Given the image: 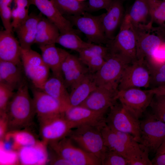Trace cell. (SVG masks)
Listing matches in <instances>:
<instances>
[{
	"mask_svg": "<svg viewBox=\"0 0 165 165\" xmlns=\"http://www.w3.org/2000/svg\"><path fill=\"white\" fill-rule=\"evenodd\" d=\"M26 80L16 90L7 106L5 116L8 132L30 126L36 115L33 100Z\"/></svg>",
	"mask_w": 165,
	"mask_h": 165,
	"instance_id": "obj_1",
	"label": "cell"
},
{
	"mask_svg": "<svg viewBox=\"0 0 165 165\" xmlns=\"http://www.w3.org/2000/svg\"><path fill=\"white\" fill-rule=\"evenodd\" d=\"M132 62L122 55L109 52L102 66L94 74L97 86L118 91V86L123 73Z\"/></svg>",
	"mask_w": 165,
	"mask_h": 165,
	"instance_id": "obj_2",
	"label": "cell"
},
{
	"mask_svg": "<svg viewBox=\"0 0 165 165\" xmlns=\"http://www.w3.org/2000/svg\"><path fill=\"white\" fill-rule=\"evenodd\" d=\"M42 15L41 13L38 14L31 13L26 21L14 30L22 49H30L35 43L38 24Z\"/></svg>",
	"mask_w": 165,
	"mask_h": 165,
	"instance_id": "obj_23",
	"label": "cell"
},
{
	"mask_svg": "<svg viewBox=\"0 0 165 165\" xmlns=\"http://www.w3.org/2000/svg\"><path fill=\"white\" fill-rule=\"evenodd\" d=\"M54 152L55 154L53 156L52 155L51 159L49 160V162L51 164L55 165H72L71 163L60 156L54 151Z\"/></svg>",
	"mask_w": 165,
	"mask_h": 165,
	"instance_id": "obj_45",
	"label": "cell"
},
{
	"mask_svg": "<svg viewBox=\"0 0 165 165\" xmlns=\"http://www.w3.org/2000/svg\"><path fill=\"white\" fill-rule=\"evenodd\" d=\"M21 59L25 76L34 87L41 90L50 76V70L44 62L41 55L31 49H22Z\"/></svg>",
	"mask_w": 165,
	"mask_h": 165,
	"instance_id": "obj_7",
	"label": "cell"
},
{
	"mask_svg": "<svg viewBox=\"0 0 165 165\" xmlns=\"http://www.w3.org/2000/svg\"><path fill=\"white\" fill-rule=\"evenodd\" d=\"M105 61L103 57L97 56L90 58L85 64L87 66L90 72L94 74L101 68Z\"/></svg>",
	"mask_w": 165,
	"mask_h": 165,
	"instance_id": "obj_43",
	"label": "cell"
},
{
	"mask_svg": "<svg viewBox=\"0 0 165 165\" xmlns=\"http://www.w3.org/2000/svg\"><path fill=\"white\" fill-rule=\"evenodd\" d=\"M22 65L0 61V82L16 90L25 80Z\"/></svg>",
	"mask_w": 165,
	"mask_h": 165,
	"instance_id": "obj_25",
	"label": "cell"
},
{
	"mask_svg": "<svg viewBox=\"0 0 165 165\" xmlns=\"http://www.w3.org/2000/svg\"><path fill=\"white\" fill-rule=\"evenodd\" d=\"M55 44L40 46L39 47L41 52L42 60L52 71V75L63 79L61 66L69 53L64 49L56 47Z\"/></svg>",
	"mask_w": 165,
	"mask_h": 165,
	"instance_id": "obj_22",
	"label": "cell"
},
{
	"mask_svg": "<svg viewBox=\"0 0 165 165\" xmlns=\"http://www.w3.org/2000/svg\"><path fill=\"white\" fill-rule=\"evenodd\" d=\"M148 66L150 72L149 86H152L153 88L165 85V64Z\"/></svg>",
	"mask_w": 165,
	"mask_h": 165,
	"instance_id": "obj_36",
	"label": "cell"
},
{
	"mask_svg": "<svg viewBox=\"0 0 165 165\" xmlns=\"http://www.w3.org/2000/svg\"><path fill=\"white\" fill-rule=\"evenodd\" d=\"M154 95L150 90L132 88L118 91L117 98L123 107L139 119L150 105Z\"/></svg>",
	"mask_w": 165,
	"mask_h": 165,
	"instance_id": "obj_13",
	"label": "cell"
},
{
	"mask_svg": "<svg viewBox=\"0 0 165 165\" xmlns=\"http://www.w3.org/2000/svg\"><path fill=\"white\" fill-rule=\"evenodd\" d=\"M106 113L79 105L69 107L65 112L64 116L76 127L82 125H88L100 128L106 123Z\"/></svg>",
	"mask_w": 165,
	"mask_h": 165,
	"instance_id": "obj_15",
	"label": "cell"
},
{
	"mask_svg": "<svg viewBox=\"0 0 165 165\" xmlns=\"http://www.w3.org/2000/svg\"><path fill=\"white\" fill-rule=\"evenodd\" d=\"M105 118L106 125L112 129L128 133L139 143L140 140V121L117 101L109 109Z\"/></svg>",
	"mask_w": 165,
	"mask_h": 165,
	"instance_id": "obj_5",
	"label": "cell"
},
{
	"mask_svg": "<svg viewBox=\"0 0 165 165\" xmlns=\"http://www.w3.org/2000/svg\"><path fill=\"white\" fill-rule=\"evenodd\" d=\"M38 120L41 141L47 145L68 137L72 130L76 127L65 118L64 113Z\"/></svg>",
	"mask_w": 165,
	"mask_h": 165,
	"instance_id": "obj_10",
	"label": "cell"
},
{
	"mask_svg": "<svg viewBox=\"0 0 165 165\" xmlns=\"http://www.w3.org/2000/svg\"><path fill=\"white\" fill-rule=\"evenodd\" d=\"M149 106L154 116L165 123V96L154 94Z\"/></svg>",
	"mask_w": 165,
	"mask_h": 165,
	"instance_id": "obj_37",
	"label": "cell"
},
{
	"mask_svg": "<svg viewBox=\"0 0 165 165\" xmlns=\"http://www.w3.org/2000/svg\"><path fill=\"white\" fill-rule=\"evenodd\" d=\"M9 86L0 82V116L5 114L8 105L14 92Z\"/></svg>",
	"mask_w": 165,
	"mask_h": 165,
	"instance_id": "obj_38",
	"label": "cell"
},
{
	"mask_svg": "<svg viewBox=\"0 0 165 165\" xmlns=\"http://www.w3.org/2000/svg\"><path fill=\"white\" fill-rule=\"evenodd\" d=\"M109 52L122 55L132 62L136 59V40L134 27L126 13L116 35L107 44Z\"/></svg>",
	"mask_w": 165,
	"mask_h": 165,
	"instance_id": "obj_6",
	"label": "cell"
},
{
	"mask_svg": "<svg viewBox=\"0 0 165 165\" xmlns=\"http://www.w3.org/2000/svg\"><path fill=\"white\" fill-rule=\"evenodd\" d=\"M48 145L56 153L72 165H101L100 159L75 146L68 136Z\"/></svg>",
	"mask_w": 165,
	"mask_h": 165,
	"instance_id": "obj_8",
	"label": "cell"
},
{
	"mask_svg": "<svg viewBox=\"0 0 165 165\" xmlns=\"http://www.w3.org/2000/svg\"><path fill=\"white\" fill-rule=\"evenodd\" d=\"M21 48L13 33L5 30L0 31V61L22 65Z\"/></svg>",
	"mask_w": 165,
	"mask_h": 165,
	"instance_id": "obj_20",
	"label": "cell"
},
{
	"mask_svg": "<svg viewBox=\"0 0 165 165\" xmlns=\"http://www.w3.org/2000/svg\"><path fill=\"white\" fill-rule=\"evenodd\" d=\"M140 133L139 143L149 152L156 153L165 139V123L148 113L140 121Z\"/></svg>",
	"mask_w": 165,
	"mask_h": 165,
	"instance_id": "obj_9",
	"label": "cell"
},
{
	"mask_svg": "<svg viewBox=\"0 0 165 165\" xmlns=\"http://www.w3.org/2000/svg\"><path fill=\"white\" fill-rule=\"evenodd\" d=\"M13 0H0V7L9 6Z\"/></svg>",
	"mask_w": 165,
	"mask_h": 165,
	"instance_id": "obj_50",
	"label": "cell"
},
{
	"mask_svg": "<svg viewBox=\"0 0 165 165\" xmlns=\"http://www.w3.org/2000/svg\"><path fill=\"white\" fill-rule=\"evenodd\" d=\"M154 94L165 96V85L150 89Z\"/></svg>",
	"mask_w": 165,
	"mask_h": 165,
	"instance_id": "obj_48",
	"label": "cell"
},
{
	"mask_svg": "<svg viewBox=\"0 0 165 165\" xmlns=\"http://www.w3.org/2000/svg\"><path fill=\"white\" fill-rule=\"evenodd\" d=\"M151 19L153 22L165 29V1L147 0Z\"/></svg>",
	"mask_w": 165,
	"mask_h": 165,
	"instance_id": "obj_34",
	"label": "cell"
},
{
	"mask_svg": "<svg viewBox=\"0 0 165 165\" xmlns=\"http://www.w3.org/2000/svg\"><path fill=\"white\" fill-rule=\"evenodd\" d=\"M68 136L84 150L101 161L108 150L105 146L99 127L88 125H79Z\"/></svg>",
	"mask_w": 165,
	"mask_h": 165,
	"instance_id": "obj_4",
	"label": "cell"
},
{
	"mask_svg": "<svg viewBox=\"0 0 165 165\" xmlns=\"http://www.w3.org/2000/svg\"><path fill=\"white\" fill-rule=\"evenodd\" d=\"M97 87L94 74L89 72L71 89L70 107L80 105Z\"/></svg>",
	"mask_w": 165,
	"mask_h": 165,
	"instance_id": "obj_24",
	"label": "cell"
},
{
	"mask_svg": "<svg viewBox=\"0 0 165 165\" xmlns=\"http://www.w3.org/2000/svg\"><path fill=\"white\" fill-rule=\"evenodd\" d=\"M61 71L66 87L71 89L89 72L79 57L70 53L62 64Z\"/></svg>",
	"mask_w": 165,
	"mask_h": 165,
	"instance_id": "obj_16",
	"label": "cell"
},
{
	"mask_svg": "<svg viewBox=\"0 0 165 165\" xmlns=\"http://www.w3.org/2000/svg\"><path fill=\"white\" fill-rule=\"evenodd\" d=\"M41 90L69 107V93L61 78L53 75L50 76Z\"/></svg>",
	"mask_w": 165,
	"mask_h": 165,
	"instance_id": "obj_26",
	"label": "cell"
},
{
	"mask_svg": "<svg viewBox=\"0 0 165 165\" xmlns=\"http://www.w3.org/2000/svg\"><path fill=\"white\" fill-rule=\"evenodd\" d=\"M40 13L52 21L58 28L60 33L76 31L70 21L59 11L51 0H30Z\"/></svg>",
	"mask_w": 165,
	"mask_h": 165,
	"instance_id": "obj_19",
	"label": "cell"
},
{
	"mask_svg": "<svg viewBox=\"0 0 165 165\" xmlns=\"http://www.w3.org/2000/svg\"><path fill=\"white\" fill-rule=\"evenodd\" d=\"M149 153L148 151L141 144L131 149L128 152L126 157L128 165H152L149 158Z\"/></svg>",
	"mask_w": 165,
	"mask_h": 165,
	"instance_id": "obj_33",
	"label": "cell"
},
{
	"mask_svg": "<svg viewBox=\"0 0 165 165\" xmlns=\"http://www.w3.org/2000/svg\"><path fill=\"white\" fill-rule=\"evenodd\" d=\"M15 6L28 8L31 5L30 0H13Z\"/></svg>",
	"mask_w": 165,
	"mask_h": 165,
	"instance_id": "obj_47",
	"label": "cell"
},
{
	"mask_svg": "<svg viewBox=\"0 0 165 165\" xmlns=\"http://www.w3.org/2000/svg\"><path fill=\"white\" fill-rule=\"evenodd\" d=\"M106 11L101 14V18L104 32L109 41L115 37L114 33L120 27L125 14L123 4L119 0H113Z\"/></svg>",
	"mask_w": 165,
	"mask_h": 165,
	"instance_id": "obj_18",
	"label": "cell"
},
{
	"mask_svg": "<svg viewBox=\"0 0 165 165\" xmlns=\"http://www.w3.org/2000/svg\"><path fill=\"white\" fill-rule=\"evenodd\" d=\"M153 23L152 21L146 24L133 25L136 40V60L147 59L165 41V29L160 26L154 27Z\"/></svg>",
	"mask_w": 165,
	"mask_h": 165,
	"instance_id": "obj_3",
	"label": "cell"
},
{
	"mask_svg": "<svg viewBox=\"0 0 165 165\" xmlns=\"http://www.w3.org/2000/svg\"><path fill=\"white\" fill-rule=\"evenodd\" d=\"M118 91L97 86L80 105L92 110L107 112L118 100Z\"/></svg>",
	"mask_w": 165,
	"mask_h": 165,
	"instance_id": "obj_17",
	"label": "cell"
},
{
	"mask_svg": "<svg viewBox=\"0 0 165 165\" xmlns=\"http://www.w3.org/2000/svg\"><path fill=\"white\" fill-rule=\"evenodd\" d=\"M64 16H78L88 10L87 2L77 0H51Z\"/></svg>",
	"mask_w": 165,
	"mask_h": 165,
	"instance_id": "obj_30",
	"label": "cell"
},
{
	"mask_svg": "<svg viewBox=\"0 0 165 165\" xmlns=\"http://www.w3.org/2000/svg\"><path fill=\"white\" fill-rule=\"evenodd\" d=\"M101 165H128V163L124 157L108 149L101 161Z\"/></svg>",
	"mask_w": 165,
	"mask_h": 165,
	"instance_id": "obj_40",
	"label": "cell"
},
{
	"mask_svg": "<svg viewBox=\"0 0 165 165\" xmlns=\"http://www.w3.org/2000/svg\"><path fill=\"white\" fill-rule=\"evenodd\" d=\"M151 161L152 165H165V154L156 155Z\"/></svg>",
	"mask_w": 165,
	"mask_h": 165,
	"instance_id": "obj_46",
	"label": "cell"
},
{
	"mask_svg": "<svg viewBox=\"0 0 165 165\" xmlns=\"http://www.w3.org/2000/svg\"><path fill=\"white\" fill-rule=\"evenodd\" d=\"M149 66L165 64V41L155 49L151 56L146 60Z\"/></svg>",
	"mask_w": 165,
	"mask_h": 165,
	"instance_id": "obj_41",
	"label": "cell"
},
{
	"mask_svg": "<svg viewBox=\"0 0 165 165\" xmlns=\"http://www.w3.org/2000/svg\"><path fill=\"white\" fill-rule=\"evenodd\" d=\"M28 8L15 6L12 9V26L14 31L24 23L29 16Z\"/></svg>",
	"mask_w": 165,
	"mask_h": 165,
	"instance_id": "obj_39",
	"label": "cell"
},
{
	"mask_svg": "<svg viewBox=\"0 0 165 165\" xmlns=\"http://www.w3.org/2000/svg\"><path fill=\"white\" fill-rule=\"evenodd\" d=\"M165 154V139L157 150L156 155Z\"/></svg>",
	"mask_w": 165,
	"mask_h": 165,
	"instance_id": "obj_49",
	"label": "cell"
},
{
	"mask_svg": "<svg viewBox=\"0 0 165 165\" xmlns=\"http://www.w3.org/2000/svg\"><path fill=\"white\" fill-rule=\"evenodd\" d=\"M163 0V1H165V0Z\"/></svg>",
	"mask_w": 165,
	"mask_h": 165,
	"instance_id": "obj_52",
	"label": "cell"
},
{
	"mask_svg": "<svg viewBox=\"0 0 165 165\" xmlns=\"http://www.w3.org/2000/svg\"><path fill=\"white\" fill-rule=\"evenodd\" d=\"M64 16L85 35L90 42L101 45L108 42L103 29L101 14L94 16L85 12L80 15Z\"/></svg>",
	"mask_w": 165,
	"mask_h": 165,
	"instance_id": "obj_11",
	"label": "cell"
},
{
	"mask_svg": "<svg viewBox=\"0 0 165 165\" xmlns=\"http://www.w3.org/2000/svg\"><path fill=\"white\" fill-rule=\"evenodd\" d=\"M113 0H89L87 2L88 10L95 11L101 9L107 10Z\"/></svg>",
	"mask_w": 165,
	"mask_h": 165,
	"instance_id": "obj_44",
	"label": "cell"
},
{
	"mask_svg": "<svg viewBox=\"0 0 165 165\" xmlns=\"http://www.w3.org/2000/svg\"><path fill=\"white\" fill-rule=\"evenodd\" d=\"M77 0L79 1H80L83 2V1H84L85 0Z\"/></svg>",
	"mask_w": 165,
	"mask_h": 165,
	"instance_id": "obj_51",
	"label": "cell"
},
{
	"mask_svg": "<svg viewBox=\"0 0 165 165\" xmlns=\"http://www.w3.org/2000/svg\"><path fill=\"white\" fill-rule=\"evenodd\" d=\"M0 16L5 30L13 33L12 26V9L9 6L0 7Z\"/></svg>",
	"mask_w": 165,
	"mask_h": 165,
	"instance_id": "obj_42",
	"label": "cell"
},
{
	"mask_svg": "<svg viewBox=\"0 0 165 165\" xmlns=\"http://www.w3.org/2000/svg\"><path fill=\"white\" fill-rule=\"evenodd\" d=\"M34 87L32 99L38 119L64 114L69 108L42 90Z\"/></svg>",
	"mask_w": 165,
	"mask_h": 165,
	"instance_id": "obj_14",
	"label": "cell"
},
{
	"mask_svg": "<svg viewBox=\"0 0 165 165\" xmlns=\"http://www.w3.org/2000/svg\"><path fill=\"white\" fill-rule=\"evenodd\" d=\"M4 138L11 140L13 150L17 151L22 147L33 145L39 141L30 132L21 130L8 132Z\"/></svg>",
	"mask_w": 165,
	"mask_h": 165,
	"instance_id": "obj_32",
	"label": "cell"
},
{
	"mask_svg": "<svg viewBox=\"0 0 165 165\" xmlns=\"http://www.w3.org/2000/svg\"><path fill=\"white\" fill-rule=\"evenodd\" d=\"M60 34L55 24L42 16L38 24L35 43L38 46L55 44Z\"/></svg>",
	"mask_w": 165,
	"mask_h": 165,
	"instance_id": "obj_27",
	"label": "cell"
},
{
	"mask_svg": "<svg viewBox=\"0 0 165 165\" xmlns=\"http://www.w3.org/2000/svg\"><path fill=\"white\" fill-rule=\"evenodd\" d=\"M127 14L133 25L146 24L152 21L147 0H135Z\"/></svg>",
	"mask_w": 165,
	"mask_h": 165,
	"instance_id": "obj_29",
	"label": "cell"
},
{
	"mask_svg": "<svg viewBox=\"0 0 165 165\" xmlns=\"http://www.w3.org/2000/svg\"><path fill=\"white\" fill-rule=\"evenodd\" d=\"M56 43L79 53L92 43L83 41L77 35L76 31H70L60 33Z\"/></svg>",
	"mask_w": 165,
	"mask_h": 165,
	"instance_id": "obj_31",
	"label": "cell"
},
{
	"mask_svg": "<svg viewBox=\"0 0 165 165\" xmlns=\"http://www.w3.org/2000/svg\"><path fill=\"white\" fill-rule=\"evenodd\" d=\"M105 146L109 150L117 152L125 158L130 150L114 130L106 124L100 128Z\"/></svg>",
	"mask_w": 165,
	"mask_h": 165,
	"instance_id": "obj_28",
	"label": "cell"
},
{
	"mask_svg": "<svg viewBox=\"0 0 165 165\" xmlns=\"http://www.w3.org/2000/svg\"><path fill=\"white\" fill-rule=\"evenodd\" d=\"M108 53V50L106 46L92 43L90 46L79 53V57L85 64L90 58L97 56H102L106 59Z\"/></svg>",
	"mask_w": 165,
	"mask_h": 165,
	"instance_id": "obj_35",
	"label": "cell"
},
{
	"mask_svg": "<svg viewBox=\"0 0 165 165\" xmlns=\"http://www.w3.org/2000/svg\"><path fill=\"white\" fill-rule=\"evenodd\" d=\"M47 145L42 141L20 148L17 153L18 160L22 165H43L49 162Z\"/></svg>",
	"mask_w": 165,
	"mask_h": 165,
	"instance_id": "obj_21",
	"label": "cell"
},
{
	"mask_svg": "<svg viewBox=\"0 0 165 165\" xmlns=\"http://www.w3.org/2000/svg\"><path fill=\"white\" fill-rule=\"evenodd\" d=\"M150 72L146 60H136L124 70L118 87L119 90L149 87Z\"/></svg>",
	"mask_w": 165,
	"mask_h": 165,
	"instance_id": "obj_12",
	"label": "cell"
}]
</instances>
